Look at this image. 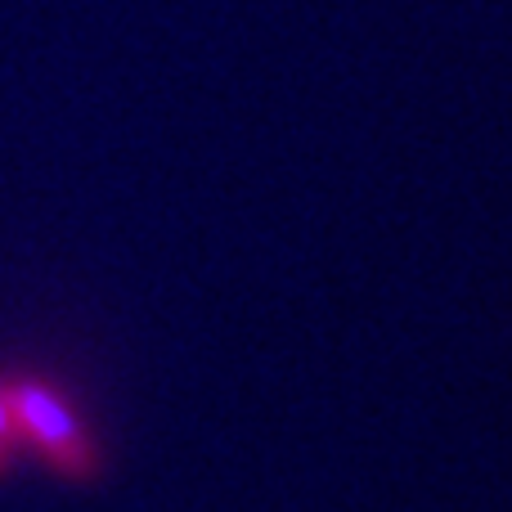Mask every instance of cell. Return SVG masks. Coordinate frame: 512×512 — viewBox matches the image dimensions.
<instances>
[{"label": "cell", "instance_id": "cell-1", "mask_svg": "<svg viewBox=\"0 0 512 512\" xmlns=\"http://www.w3.org/2000/svg\"><path fill=\"white\" fill-rule=\"evenodd\" d=\"M9 405H14L18 441L32 450L54 477L63 481H95L99 477V445L81 423L77 405L45 378H5Z\"/></svg>", "mask_w": 512, "mask_h": 512}, {"label": "cell", "instance_id": "cell-2", "mask_svg": "<svg viewBox=\"0 0 512 512\" xmlns=\"http://www.w3.org/2000/svg\"><path fill=\"white\" fill-rule=\"evenodd\" d=\"M23 450V441H18V423H14V405H9V382L0 378V477L9 472V463H14V454Z\"/></svg>", "mask_w": 512, "mask_h": 512}]
</instances>
